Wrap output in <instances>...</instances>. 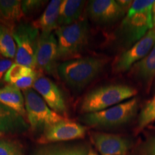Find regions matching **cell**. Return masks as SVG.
Wrapping results in <instances>:
<instances>
[{
	"label": "cell",
	"instance_id": "1",
	"mask_svg": "<svg viewBox=\"0 0 155 155\" xmlns=\"http://www.w3.org/2000/svg\"><path fill=\"white\" fill-rule=\"evenodd\" d=\"M106 62L101 58H78L61 63L58 67V73L68 86L81 89L98 76Z\"/></svg>",
	"mask_w": 155,
	"mask_h": 155
},
{
	"label": "cell",
	"instance_id": "2",
	"mask_svg": "<svg viewBox=\"0 0 155 155\" xmlns=\"http://www.w3.org/2000/svg\"><path fill=\"white\" fill-rule=\"evenodd\" d=\"M137 91L124 84H110L93 90L85 96L81 104V111L94 113L107 109L126 100L133 98Z\"/></svg>",
	"mask_w": 155,
	"mask_h": 155
},
{
	"label": "cell",
	"instance_id": "3",
	"mask_svg": "<svg viewBox=\"0 0 155 155\" xmlns=\"http://www.w3.org/2000/svg\"><path fill=\"white\" fill-rule=\"evenodd\" d=\"M58 42V59L74 57L88 43L89 27L84 19L66 26L59 27L55 30Z\"/></svg>",
	"mask_w": 155,
	"mask_h": 155
},
{
	"label": "cell",
	"instance_id": "4",
	"mask_svg": "<svg viewBox=\"0 0 155 155\" xmlns=\"http://www.w3.org/2000/svg\"><path fill=\"white\" fill-rule=\"evenodd\" d=\"M139 101L133 98L103 111L86 114L81 120L94 127H115L127 124L134 117L138 109Z\"/></svg>",
	"mask_w": 155,
	"mask_h": 155
},
{
	"label": "cell",
	"instance_id": "5",
	"mask_svg": "<svg viewBox=\"0 0 155 155\" xmlns=\"http://www.w3.org/2000/svg\"><path fill=\"white\" fill-rule=\"evenodd\" d=\"M29 126L33 130L45 129L65 119L50 108L34 89L23 91Z\"/></svg>",
	"mask_w": 155,
	"mask_h": 155
},
{
	"label": "cell",
	"instance_id": "6",
	"mask_svg": "<svg viewBox=\"0 0 155 155\" xmlns=\"http://www.w3.org/2000/svg\"><path fill=\"white\" fill-rule=\"evenodd\" d=\"M12 33L17 47L15 63L35 69L40 30L32 24L22 23L12 29Z\"/></svg>",
	"mask_w": 155,
	"mask_h": 155
},
{
	"label": "cell",
	"instance_id": "7",
	"mask_svg": "<svg viewBox=\"0 0 155 155\" xmlns=\"http://www.w3.org/2000/svg\"><path fill=\"white\" fill-rule=\"evenodd\" d=\"M154 45L155 28H153L141 40L116 58L113 65L114 72L124 73L130 70L135 63L148 55Z\"/></svg>",
	"mask_w": 155,
	"mask_h": 155
},
{
	"label": "cell",
	"instance_id": "8",
	"mask_svg": "<svg viewBox=\"0 0 155 155\" xmlns=\"http://www.w3.org/2000/svg\"><path fill=\"white\" fill-rule=\"evenodd\" d=\"M87 128L68 119L54 124L45 129L38 142L46 144L51 142L74 140L83 138Z\"/></svg>",
	"mask_w": 155,
	"mask_h": 155
},
{
	"label": "cell",
	"instance_id": "9",
	"mask_svg": "<svg viewBox=\"0 0 155 155\" xmlns=\"http://www.w3.org/2000/svg\"><path fill=\"white\" fill-rule=\"evenodd\" d=\"M58 42L53 34L41 33L36 53V68L48 74L57 75Z\"/></svg>",
	"mask_w": 155,
	"mask_h": 155
},
{
	"label": "cell",
	"instance_id": "10",
	"mask_svg": "<svg viewBox=\"0 0 155 155\" xmlns=\"http://www.w3.org/2000/svg\"><path fill=\"white\" fill-rule=\"evenodd\" d=\"M152 28V11L127 15L121 23L122 33L129 45L138 42Z\"/></svg>",
	"mask_w": 155,
	"mask_h": 155
},
{
	"label": "cell",
	"instance_id": "11",
	"mask_svg": "<svg viewBox=\"0 0 155 155\" xmlns=\"http://www.w3.org/2000/svg\"><path fill=\"white\" fill-rule=\"evenodd\" d=\"M33 88L53 111L66 118L67 106L65 99L60 88L53 81L39 75L35 81Z\"/></svg>",
	"mask_w": 155,
	"mask_h": 155
},
{
	"label": "cell",
	"instance_id": "12",
	"mask_svg": "<svg viewBox=\"0 0 155 155\" xmlns=\"http://www.w3.org/2000/svg\"><path fill=\"white\" fill-rule=\"evenodd\" d=\"M126 10L119 2L114 0H93L89 2L87 7V12L91 19L101 24L118 20L124 15Z\"/></svg>",
	"mask_w": 155,
	"mask_h": 155
},
{
	"label": "cell",
	"instance_id": "13",
	"mask_svg": "<svg viewBox=\"0 0 155 155\" xmlns=\"http://www.w3.org/2000/svg\"><path fill=\"white\" fill-rule=\"evenodd\" d=\"M92 141L101 155H127L130 143L125 138L111 134L94 132Z\"/></svg>",
	"mask_w": 155,
	"mask_h": 155
},
{
	"label": "cell",
	"instance_id": "14",
	"mask_svg": "<svg viewBox=\"0 0 155 155\" xmlns=\"http://www.w3.org/2000/svg\"><path fill=\"white\" fill-rule=\"evenodd\" d=\"M63 0H52L48 4L43 13L32 23L34 27L41 31V33H52L59 28L58 19Z\"/></svg>",
	"mask_w": 155,
	"mask_h": 155
},
{
	"label": "cell",
	"instance_id": "15",
	"mask_svg": "<svg viewBox=\"0 0 155 155\" xmlns=\"http://www.w3.org/2000/svg\"><path fill=\"white\" fill-rule=\"evenodd\" d=\"M29 124L25 118L13 110L0 104V131L22 133L28 129Z\"/></svg>",
	"mask_w": 155,
	"mask_h": 155
},
{
	"label": "cell",
	"instance_id": "16",
	"mask_svg": "<svg viewBox=\"0 0 155 155\" xmlns=\"http://www.w3.org/2000/svg\"><path fill=\"white\" fill-rule=\"evenodd\" d=\"M0 104L25 118L27 116L25 98L20 89L14 85H7L0 88Z\"/></svg>",
	"mask_w": 155,
	"mask_h": 155
},
{
	"label": "cell",
	"instance_id": "17",
	"mask_svg": "<svg viewBox=\"0 0 155 155\" xmlns=\"http://www.w3.org/2000/svg\"><path fill=\"white\" fill-rule=\"evenodd\" d=\"M131 74L150 87L155 78V45L148 55L133 65Z\"/></svg>",
	"mask_w": 155,
	"mask_h": 155
},
{
	"label": "cell",
	"instance_id": "18",
	"mask_svg": "<svg viewBox=\"0 0 155 155\" xmlns=\"http://www.w3.org/2000/svg\"><path fill=\"white\" fill-rule=\"evenodd\" d=\"M86 2L81 0H63L60 8L58 25L66 26L78 21Z\"/></svg>",
	"mask_w": 155,
	"mask_h": 155
},
{
	"label": "cell",
	"instance_id": "19",
	"mask_svg": "<svg viewBox=\"0 0 155 155\" xmlns=\"http://www.w3.org/2000/svg\"><path fill=\"white\" fill-rule=\"evenodd\" d=\"M23 15L22 1L0 0V22L2 25L10 28L22 19Z\"/></svg>",
	"mask_w": 155,
	"mask_h": 155
},
{
	"label": "cell",
	"instance_id": "20",
	"mask_svg": "<svg viewBox=\"0 0 155 155\" xmlns=\"http://www.w3.org/2000/svg\"><path fill=\"white\" fill-rule=\"evenodd\" d=\"M16 52V43L12 33V29L0 25V55L12 59L15 58Z\"/></svg>",
	"mask_w": 155,
	"mask_h": 155
},
{
	"label": "cell",
	"instance_id": "21",
	"mask_svg": "<svg viewBox=\"0 0 155 155\" xmlns=\"http://www.w3.org/2000/svg\"><path fill=\"white\" fill-rule=\"evenodd\" d=\"M49 155H88V151L86 146L76 145H48Z\"/></svg>",
	"mask_w": 155,
	"mask_h": 155
},
{
	"label": "cell",
	"instance_id": "22",
	"mask_svg": "<svg viewBox=\"0 0 155 155\" xmlns=\"http://www.w3.org/2000/svg\"><path fill=\"white\" fill-rule=\"evenodd\" d=\"M33 71L34 69L31 68L15 63L8 70L4 78V80L5 82L9 83V84L14 85L19 79L31 74L32 73H33Z\"/></svg>",
	"mask_w": 155,
	"mask_h": 155
},
{
	"label": "cell",
	"instance_id": "23",
	"mask_svg": "<svg viewBox=\"0 0 155 155\" xmlns=\"http://www.w3.org/2000/svg\"><path fill=\"white\" fill-rule=\"evenodd\" d=\"M155 121V100H152L143 108L139 116L138 130H142Z\"/></svg>",
	"mask_w": 155,
	"mask_h": 155
},
{
	"label": "cell",
	"instance_id": "24",
	"mask_svg": "<svg viewBox=\"0 0 155 155\" xmlns=\"http://www.w3.org/2000/svg\"><path fill=\"white\" fill-rule=\"evenodd\" d=\"M0 155H24L20 143L9 139H0Z\"/></svg>",
	"mask_w": 155,
	"mask_h": 155
},
{
	"label": "cell",
	"instance_id": "25",
	"mask_svg": "<svg viewBox=\"0 0 155 155\" xmlns=\"http://www.w3.org/2000/svg\"><path fill=\"white\" fill-rule=\"evenodd\" d=\"M155 2L154 0H137L133 1L131 7L128 9L127 14L131 15L136 13L143 12L152 11L153 5Z\"/></svg>",
	"mask_w": 155,
	"mask_h": 155
},
{
	"label": "cell",
	"instance_id": "26",
	"mask_svg": "<svg viewBox=\"0 0 155 155\" xmlns=\"http://www.w3.org/2000/svg\"><path fill=\"white\" fill-rule=\"evenodd\" d=\"M38 76L39 75L38 73L35 71H34L33 73H32L31 74L26 75V76L19 79L18 81H17L15 83L14 86L20 90H22V91L25 90H28V89H30L32 87H33L35 81Z\"/></svg>",
	"mask_w": 155,
	"mask_h": 155
},
{
	"label": "cell",
	"instance_id": "27",
	"mask_svg": "<svg viewBox=\"0 0 155 155\" xmlns=\"http://www.w3.org/2000/svg\"><path fill=\"white\" fill-rule=\"evenodd\" d=\"M45 2L41 0H24L22 1V9L24 15H28L38 10Z\"/></svg>",
	"mask_w": 155,
	"mask_h": 155
},
{
	"label": "cell",
	"instance_id": "28",
	"mask_svg": "<svg viewBox=\"0 0 155 155\" xmlns=\"http://www.w3.org/2000/svg\"><path fill=\"white\" fill-rule=\"evenodd\" d=\"M14 64L12 60L3 57L0 55V81L5 78V74L12 65Z\"/></svg>",
	"mask_w": 155,
	"mask_h": 155
},
{
	"label": "cell",
	"instance_id": "29",
	"mask_svg": "<svg viewBox=\"0 0 155 155\" xmlns=\"http://www.w3.org/2000/svg\"><path fill=\"white\" fill-rule=\"evenodd\" d=\"M144 155H155V139L150 141L147 145Z\"/></svg>",
	"mask_w": 155,
	"mask_h": 155
},
{
	"label": "cell",
	"instance_id": "30",
	"mask_svg": "<svg viewBox=\"0 0 155 155\" xmlns=\"http://www.w3.org/2000/svg\"><path fill=\"white\" fill-rule=\"evenodd\" d=\"M32 155H49V154H48L47 146H44L38 149L35 152H34Z\"/></svg>",
	"mask_w": 155,
	"mask_h": 155
},
{
	"label": "cell",
	"instance_id": "31",
	"mask_svg": "<svg viewBox=\"0 0 155 155\" xmlns=\"http://www.w3.org/2000/svg\"><path fill=\"white\" fill-rule=\"evenodd\" d=\"M152 23H153V28H155V2L153 5L152 10Z\"/></svg>",
	"mask_w": 155,
	"mask_h": 155
},
{
	"label": "cell",
	"instance_id": "32",
	"mask_svg": "<svg viewBox=\"0 0 155 155\" xmlns=\"http://www.w3.org/2000/svg\"><path fill=\"white\" fill-rule=\"evenodd\" d=\"M88 155H98L96 152H94L93 150H90L88 151Z\"/></svg>",
	"mask_w": 155,
	"mask_h": 155
},
{
	"label": "cell",
	"instance_id": "33",
	"mask_svg": "<svg viewBox=\"0 0 155 155\" xmlns=\"http://www.w3.org/2000/svg\"><path fill=\"white\" fill-rule=\"evenodd\" d=\"M2 136H3V133L0 131V137H2Z\"/></svg>",
	"mask_w": 155,
	"mask_h": 155
},
{
	"label": "cell",
	"instance_id": "34",
	"mask_svg": "<svg viewBox=\"0 0 155 155\" xmlns=\"http://www.w3.org/2000/svg\"><path fill=\"white\" fill-rule=\"evenodd\" d=\"M152 100H155V95H154V98H152Z\"/></svg>",
	"mask_w": 155,
	"mask_h": 155
}]
</instances>
